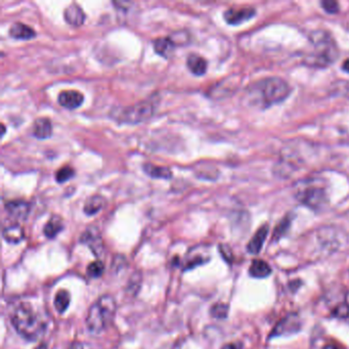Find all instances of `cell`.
<instances>
[{"mask_svg": "<svg viewBox=\"0 0 349 349\" xmlns=\"http://www.w3.org/2000/svg\"><path fill=\"white\" fill-rule=\"evenodd\" d=\"M248 92L254 105L266 108L283 101L290 95L291 87L281 78L267 77L254 82Z\"/></svg>", "mask_w": 349, "mask_h": 349, "instance_id": "6da1fadb", "label": "cell"}, {"mask_svg": "<svg viewBox=\"0 0 349 349\" xmlns=\"http://www.w3.org/2000/svg\"><path fill=\"white\" fill-rule=\"evenodd\" d=\"M311 50L305 56L306 63L324 68L335 62L339 55L338 46L333 37L324 31H315L310 36Z\"/></svg>", "mask_w": 349, "mask_h": 349, "instance_id": "7a4b0ae2", "label": "cell"}, {"mask_svg": "<svg viewBox=\"0 0 349 349\" xmlns=\"http://www.w3.org/2000/svg\"><path fill=\"white\" fill-rule=\"evenodd\" d=\"M10 321L16 333L28 341H36L45 331L44 322L28 303H20L14 308Z\"/></svg>", "mask_w": 349, "mask_h": 349, "instance_id": "3957f363", "label": "cell"}, {"mask_svg": "<svg viewBox=\"0 0 349 349\" xmlns=\"http://www.w3.org/2000/svg\"><path fill=\"white\" fill-rule=\"evenodd\" d=\"M117 311V303L112 295L104 294L98 297L89 307L86 316V325L92 333H100L111 325Z\"/></svg>", "mask_w": 349, "mask_h": 349, "instance_id": "277c9868", "label": "cell"}, {"mask_svg": "<svg viewBox=\"0 0 349 349\" xmlns=\"http://www.w3.org/2000/svg\"><path fill=\"white\" fill-rule=\"evenodd\" d=\"M295 198L304 206L319 210L328 203V194L325 188L315 180H304L295 187Z\"/></svg>", "mask_w": 349, "mask_h": 349, "instance_id": "5b68a950", "label": "cell"}, {"mask_svg": "<svg viewBox=\"0 0 349 349\" xmlns=\"http://www.w3.org/2000/svg\"><path fill=\"white\" fill-rule=\"evenodd\" d=\"M157 97H151L141 100L133 105H129L121 111L118 115V119L121 122L129 124L143 122L154 115L157 107Z\"/></svg>", "mask_w": 349, "mask_h": 349, "instance_id": "8992f818", "label": "cell"}, {"mask_svg": "<svg viewBox=\"0 0 349 349\" xmlns=\"http://www.w3.org/2000/svg\"><path fill=\"white\" fill-rule=\"evenodd\" d=\"M301 328V321L296 313H291L281 318L273 329L270 337L287 336L297 333Z\"/></svg>", "mask_w": 349, "mask_h": 349, "instance_id": "52a82bcc", "label": "cell"}, {"mask_svg": "<svg viewBox=\"0 0 349 349\" xmlns=\"http://www.w3.org/2000/svg\"><path fill=\"white\" fill-rule=\"evenodd\" d=\"M256 14V10L250 6L242 7H230L224 11L223 17L228 25L237 26L249 19Z\"/></svg>", "mask_w": 349, "mask_h": 349, "instance_id": "ba28073f", "label": "cell"}, {"mask_svg": "<svg viewBox=\"0 0 349 349\" xmlns=\"http://www.w3.org/2000/svg\"><path fill=\"white\" fill-rule=\"evenodd\" d=\"M58 103L68 108V110H74L79 107L83 100H84V96L82 93H80L77 90H73V89H69V90H63L60 91L57 97Z\"/></svg>", "mask_w": 349, "mask_h": 349, "instance_id": "9c48e42d", "label": "cell"}, {"mask_svg": "<svg viewBox=\"0 0 349 349\" xmlns=\"http://www.w3.org/2000/svg\"><path fill=\"white\" fill-rule=\"evenodd\" d=\"M30 203L25 200H12L5 204V210L9 216L16 220H24L30 212Z\"/></svg>", "mask_w": 349, "mask_h": 349, "instance_id": "30bf717a", "label": "cell"}, {"mask_svg": "<svg viewBox=\"0 0 349 349\" xmlns=\"http://www.w3.org/2000/svg\"><path fill=\"white\" fill-rule=\"evenodd\" d=\"M81 242L88 245L92 252L98 255L102 250V241L97 228L89 227L81 235Z\"/></svg>", "mask_w": 349, "mask_h": 349, "instance_id": "8fae6325", "label": "cell"}, {"mask_svg": "<svg viewBox=\"0 0 349 349\" xmlns=\"http://www.w3.org/2000/svg\"><path fill=\"white\" fill-rule=\"evenodd\" d=\"M66 21L74 27H80L85 20V13L77 3L70 4L63 12Z\"/></svg>", "mask_w": 349, "mask_h": 349, "instance_id": "7c38bea8", "label": "cell"}, {"mask_svg": "<svg viewBox=\"0 0 349 349\" xmlns=\"http://www.w3.org/2000/svg\"><path fill=\"white\" fill-rule=\"evenodd\" d=\"M268 224H263L256 232L255 234L252 236V238L250 239V242L248 243L247 245V251L250 253V254H253V255H256L260 252L263 244H264V241L267 236V233H268Z\"/></svg>", "mask_w": 349, "mask_h": 349, "instance_id": "4fadbf2b", "label": "cell"}, {"mask_svg": "<svg viewBox=\"0 0 349 349\" xmlns=\"http://www.w3.org/2000/svg\"><path fill=\"white\" fill-rule=\"evenodd\" d=\"M52 134V124L49 119L40 117L34 121L33 135L39 139H46Z\"/></svg>", "mask_w": 349, "mask_h": 349, "instance_id": "5bb4252c", "label": "cell"}, {"mask_svg": "<svg viewBox=\"0 0 349 349\" xmlns=\"http://www.w3.org/2000/svg\"><path fill=\"white\" fill-rule=\"evenodd\" d=\"M152 44L155 51L165 58H169L174 52L175 44L170 37L157 38L156 40H154Z\"/></svg>", "mask_w": 349, "mask_h": 349, "instance_id": "9a60e30c", "label": "cell"}, {"mask_svg": "<svg viewBox=\"0 0 349 349\" xmlns=\"http://www.w3.org/2000/svg\"><path fill=\"white\" fill-rule=\"evenodd\" d=\"M186 66L188 70L195 76H202L207 71V61L201 55L191 53L186 58Z\"/></svg>", "mask_w": 349, "mask_h": 349, "instance_id": "2e32d148", "label": "cell"}, {"mask_svg": "<svg viewBox=\"0 0 349 349\" xmlns=\"http://www.w3.org/2000/svg\"><path fill=\"white\" fill-rule=\"evenodd\" d=\"M9 35L18 40H29L35 37L36 33L34 29L23 23H14L9 29Z\"/></svg>", "mask_w": 349, "mask_h": 349, "instance_id": "e0dca14e", "label": "cell"}, {"mask_svg": "<svg viewBox=\"0 0 349 349\" xmlns=\"http://www.w3.org/2000/svg\"><path fill=\"white\" fill-rule=\"evenodd\" d=\"M2 236L7 243L16 244L25 237V232L23 227L15 223L4 227L2 230Z\"/></svg>", "mask_w": 349, "mask_h": 349, "instance_id": "ac0fdd59", "label": "cell"}, {"mask_svg": "<svg viewBox=\"0 0 349 349\" xmlns=\"http://www.w3.org/2000/svg\"><path fill=\"white\" fill-rule=\"evenodd\" d=\"M142 169L146 175L151 178H162V179H170L172 177V172L168 167L165 166H156L150 163H145L142 166Z\"/></svg>", "mask_w": 349, "mask_h": 349, "instance_id": "d6986e66", "label": "cell"}, {"mask_svg": "<svg viewBox=\"0 0 349 349\" xmlns=\"http://www.w3.org/2000/svg\"><path fill=\"white\" fill-rule=\"evenodd\" d=\"M62 228H63L62 219L57 215H53L45 223V225L43 227V233L46 237L53 238L62 230Z\"/></svg>", "mask_w": 349, "mask_h": 349, "instance_id": "ffe728a7", "label": "cell"}, {"mask_svg": "<svg viewBox=\"0 0 349 349\" xmlns=\"http://www.w3.org/2000/svg\"><path fill=\"white\" fill-rule=\"evenodd\" d=\"M105 199L100 194H93L88 198L84 204V213L86 215H94L98 213L105 205Z\"/></svg>", "mask_w": 349, "mask_h": 349, "instance_id": "44dd1931", "label": "cell"}, {"mask_svg": "<svg viewBox=\"0 0 349 349\" xmlns=\"http://www.w3.org/2000/svg\"><path fill=\"white\" fill-rule=\"evenodd\" d=\"M249 273L253 277L263 278L271 273V268L265 261L255 259L249 268Z\"/></svg>", "mask_w": 349, "mask_h": 349, "instance_id": "7402d4cb", "label": "cell"}, {"mask_svg": "<svg viewBox=\"0 0 349 349\" xmlns=\"http://www.w3.org/2000/svg\"><path fill=\"white\" fill-rule=\"evenodd\" d=\"M70 302H71V295L67 290L61 289L56 292L54 296V300H53L56 311H58L59 313L64 312L68 309Z\"/></svg>", "mask_w": 349, "mask_h": 349, "instance_id": "603a6c76", "label": "cell"}, {"mask_svg": "<svg viewBox=\"0 0 349 349\" xmlns=\"http://www.w3.org/2000/svg\"><path fill=\"white\" fill-rule=\"evenodd\" d=\"M292 217L290 215H286L275 226L273 230V239L277 241L279 239L282 235L286 234V232L289 230V227L291 225Z\"/></svg>", "mask_w": 349, "mask_h": 349, "instance_id": "cb8c5ba5", "label": "cell"}, {"mask_svg": "<svg viewBox=\"0 0 349 349\" xmlns=\"http://www.w3.org/2000/svg\"><path fill=\"white\" fill-rule=\"evenodd\" d=\"M104 271V265L100 260L92 261L88 264L86 268V272L90 277H98L100 276Z\"/></svg>", "mask_w": 349, "mask_h": 349, "instance_id": "d4e9b609", "label": "cell"}, {"mask_svg": "<svg viewBox=\"0 0 349 349\" xmlns=\"http://www.w3.org/2000/svg\"><path fill=\"white\" fill-rule=\"evenodd\" d=\"M74 174H75V171L71 166H63L56 171L55 180L58 183H62L71 179L74 176Z\"/></svg>", "mask_w": 349, "mask_h": 349, "instance_id": "484cf974", "label": "cell"}, {"mask_svg": "<svg viewBox=\"0 0 349 349\" xmlns=\"http://www.w3.org/2000/svg\"><path fill=\"white\" fill-rule=\"evenodd\" d=\"M210 313L212 316L217 317V318H224L227 316L228 313V305L224 304V303H217L214 304L211 307Z\"/></svg>", "mask_w": 349, "mask_h": 349, "instance_id": "4316f807", "label": "cell"}, {"mask_svg": "<svg viewBox=\"0 0 349 349\" xmlns=\"http://www.w3.org/2000/svg\"><path fill=\"white\" fill-rule=\"evenodd\" d=\"M320 5H321L322 9L330 14H335L340 9L338 2H336L334 0H323L320 2Z\"/></svg>", "mask_w": 349, "mask_h": 349, "instance_id": "83f0119b", "label": "cell"}, {"mask_svg": "<svg viewBox=\"0 0 349 349\" xmlns=\"http://www.w3.org/2000/svg\"><path fill=\"white\" fill-rule=\"evenodd\" d=\"M334 315L338 317H346L349 315V304L342 303L334 311Z\"/></svg>", "mask_w": 349, "mask_h": 349, "instance_id": "f1b7e54d", "label": "cell"}, {"mask_svg": "<svg viewBox=\"0 0 349 349\" xmlns=\"http://www.w3.org/2000/svg\"><path fill=\"white\" fill-rule=\"evenodd\" d=\"M338 88L336 89L339 91L342 95L346 96L349 99V83H339Z\"/></svg>", "mask_w": 349, "mask_h": 349, "instance_id": "f546056e", "label": "cell"}, {"mask_svg": "<svg viewBox=\"0 0 349 349\" xmlns=\"http://www.w3.org/2000/svg\"><path fill=\"white\" fill-rule=\"evenodd\" d=\"M221 349H242L241 343H227L221 347Z\"/></svg>", "mask_w": 349, "mask_h": 349, "instance_id": "4dcf8cb0", "label": "cell"}, {"mask_svg": "<svg viewBox=\"0 0 349 349\" xmlns=\"http://www.w3.org/2000/svg\"><path fill=\"white\" fill-rule=\"evenodd\" d=\"M322 349H345L342 345L335 343V342H331L329 344H326Z\"/></svg>", "mask_w": 349, "mask_h": 349, "instance_id": "1f68e13d", "label": "cell"}, {"mask_svg": "<svg viewBox=\"0 0 349 349\" xmlns=\"http://www.w3.org/2000/svg\"><path fill=\"white\" fill-rule=\"evenodd\" d=\"M342 70L345 71V72H347V73L349 74V58H347V59H345V60L343 61V63H342Z\"/></svg>", "mask_w": 349, "mask_h": 349, "instance_id": "d6a6232c", "label": "cell"}]
</instances>
